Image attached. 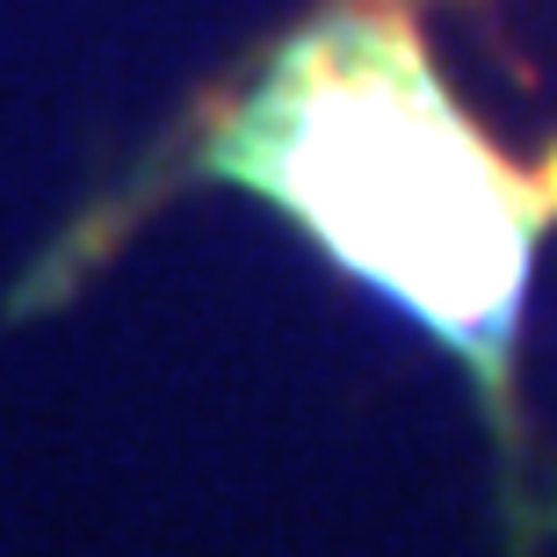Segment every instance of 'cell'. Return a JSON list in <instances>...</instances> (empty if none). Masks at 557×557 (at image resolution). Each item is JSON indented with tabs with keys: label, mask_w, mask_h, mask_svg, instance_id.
Listing matches in <instances>:
<instances>
[{
	"label": "cell",
	"mask_w": 557,
	"mask_h": 557,
	"mask_svg": "<svg viewBox=\"0 0 557 557\" xmlns=\"http://www.w3.org/2000/svg\"><path fill=\"white\" fill-rule=\"evenodd\" d=\"M203 174L269 196L485 392H507L543 210L406 22L341 8L297 29L203 145Z\"/></svg>",
	"instance_id": "obj_1"
}]
</instances>
